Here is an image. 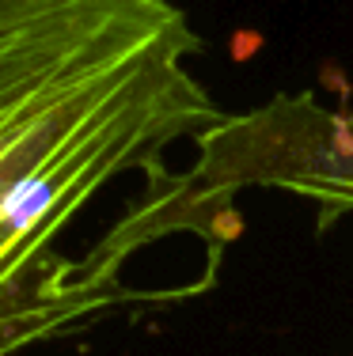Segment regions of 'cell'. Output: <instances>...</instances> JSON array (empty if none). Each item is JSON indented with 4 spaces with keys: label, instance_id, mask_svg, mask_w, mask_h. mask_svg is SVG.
<instances>
[{
    "label": "cell",
    "instance_id": "1",
    "mask_svg": "<svg viewBox=\"0 0 353 356\" xmlns=\"http://www.w3.org/2000/svg\"><path fill=\"white\" fill-rule=\"evenodd\" d=\"M201 175L221 190L266 182L308 197L315 209L353 213V118L308 103H274L262 114L224 118L201 137Z\"/></svg>",
    "mask_w": 353,
    "mask_h": 356
}]
</instances>
